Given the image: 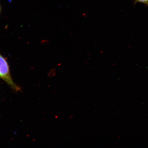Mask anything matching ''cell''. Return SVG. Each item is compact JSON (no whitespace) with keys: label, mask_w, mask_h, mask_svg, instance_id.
Instances as JSON below:
<instances>
[{"label":"cell","mask_w":148,"mask_h":148,"mask_svg":"<svg viewBox=\"0 0 148 148\" xmlns=\"http://www.w3.org/2000/svg\"><path fill=\"white\" fill-rule=\"evenodd\" d=\"M0 78L15 91L18 92L21 88L14 83L11 76L8 62L0 53Z\"/></svg>","instance_id":"6da1fadb"},{"label":"cell","mask_w":148,"mask_h":148,"mask_svg":"<svg viewBox=\"0 0 148 148\" xmlns=\"http://www.w3.org/2000/svg\"><path fill=\"white\" fill-rule=\"evenodd\" d=\"M143 3L148 6V0H135V3Z\"/></svg>","instance_id":"7a4b0ae2"},{"label":"cell","mask_w":148,"mask_h":148,"mask_svg":"<svg viewBox=\"0 0 148 148\" xmlns=\"http://www.w3.org/2000/svg\"><path fill=\"white\" fill-rule=\"evenodd\" d=\"M1 5H0V14H1Z\"/></svg>","instance_id":"3957f363"}]
</instances>
